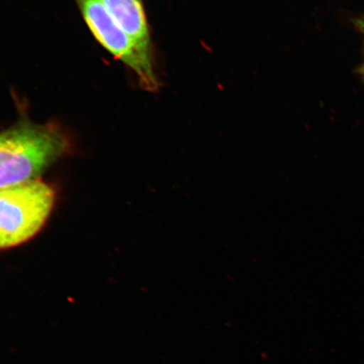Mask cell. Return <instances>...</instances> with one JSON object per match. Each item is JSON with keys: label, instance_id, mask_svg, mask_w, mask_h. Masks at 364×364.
I'll return each mask as SVG.
<instances>
[{"label": "cell", "instance_id": "1", "mask_svg": "<svg viewBox=\"0 0 364 364\" xmlns=\"http://www.w3.org/2000/svg\"><path fill=\"white\" fill-rule=\"evenodd\" d=\"M68 149L67 136L55 126L18 122L0 134V190L38 179Z\"/></svg>", "mask_w": 364, "mask_h": 364}, {"label": "cell", "instance_id": "2", "mask_svg": "<svg viewBox=\"0 0 364 364\" xmlns=\"http://www.w3.org/2000/svg\"><path fill=\"white\" fill-rule=\"evenodd\" d=\"M55 192L40 179L0 190V249L33 238L45 225Z\"/></svg>", "mask_w": 364, "mask_h": 364}, {"label": "cell", "instance_id": "3", "mask_svg": "<svg viewBox=\"0 0 364 364\" xmlns=\"http://www.w3.org/2000/svg\"><path fill=\"white\" fill-rule=\"evenodd\" d=\"M91 33L107 51L130 68L142 88L154 92L159 83L154 68L143 62L131 39L104 6L102 0H75Z\"/></svg>", "mask_w": 364, "mask_h": 364}, {"label": "cell", "instance_id": "4", "mask_svg": "<svg viewBox=\"0 0 364 364\" xmlns=\"http://www.w3.org/2000/svg\"><path fill=\"white\" fill-rule=\"evenodd\" d=\"M118 26L129 36L143 62L154 68L151 38L142 0H102Z\"/></svg>", "mask_w": 364, "mask_h": 364}, {"label": "cell", "instance_id": "5", "mask_svg": "<svg viewBox=\"0 0 364 364\" xmlns=\"http://www.w3.org/2000/svg\"><path fill=\"white\" fill-rule=\"evenodd\" d=\"M359 22H360V27H361V28H362V29L363 30V31H364V19H363V20H362V21H359Z\"/></svg>", "mask_w": 364, "mask_h": 364}, {"label": "cell", "instance_id": "6", "mask_svg": "<svg viewBox=\"0 0 364 364\" xmlns=\"http://www.w3.org/2000/svg\"><path fill=\"white\" fill-rule=\"evenodd\" d=\"M363 74L364 75V66L363 68Z\"/></svg>", "mask_w": 364, "mask_h": 364}]
</instances>
